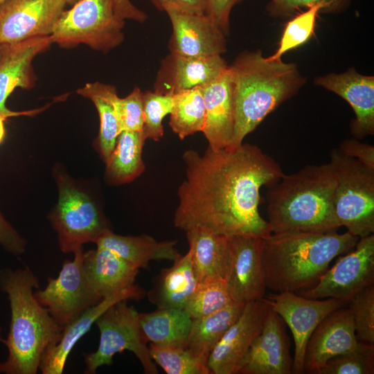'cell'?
I'll return each mask as SVG.
<instances>
[{
  "label": "cell",
  "mask_w": 374,
  "mask_h": 374,
  "mask_svg": "<svg viewBox=\"0 0 374 374\" xmlns=\"http://www.w3.org/2000/svg\"><path fill=\"white\" fill-rule=\"evenodd\" d=\"M182 159L186 176L177 190V228L205 227L226 236L261 238L272 233L258 211L261 188L284 175L271 157L256 145L242 143L235 149L208 146L202 154L187 150Z\"/></svg>",
  "instance_id": "obj_1"
},
{
  "label": "cell",
  "mask_w": 374,
  "mask_h": 374,
  "mask_svg": "<svg viewBox=\"0 0 374 374\" xmlns=\"http://www.w3.org/2000/svg\"><path fill=\"white\" fill-rule=\"evenodd\" d=\"M337 175L332 164L308 165L268 187L267 222L272 233L337 231Z\"/></svg>",
  "instance_id": "obj_2"
},
{
  "label": "cell",
  "mask_w": 374,
  "mask_h": 374,
  "mask_svg": "<svg viewBox=\"0 0 374 374\" xmlns=\"http://www.w3.org/2000/svg\"><path fill=\"white\" fill-rule=\"evenodd\" d=\"M359 239L337 231L271 233L263 238L266 287L296 292L312 287L332 260L352 250Z\"/></svg>",
  "instance_id": "obj_3"
},
{
  "label": "cell",
  "mask_w": 374,
  "mask_h": 374,
  "mask_svg": "<svg viewBox=\"0 0 374 374\" xmlns=\"http://www.w3.org/2000/svg\"><path fill=\"white\" fill-rule=\"evenodd\" d=\"M229 69L235 124L226 149H235L269 113L293 96L305 80L294 63L268 60L260 50L240 53Z\"/></svg>",
  "instance_id": "obj_4"
},
{
  "label": "cell",
  "mask_w": 374,
  "mask_h": 374,
  "mask_svg": "<svg viewBox=\"0 0 374 374\" xmlns=\"http://www.w3.org/2000/svg\"><path fill=\"white\" fill-rule=\"evenodd\" d=\"M37 277L28 267L0 271V287L8 295L11 311L9 332L3 344L7 359L0 362V373L35 374L42 357L59 340L63 326L35 299Z\"/></svg>",
  "instance_id": "obj_5"
},
{
  "label": "cell",
  "mask_w": 374,
  "mask_h": 374,
  "mask_svg": "<svg viewBox=\"0 0 374 374\" xmlns=\"http://www.w3.org/2000/svg\"><path fill=\"white\" fill-rule=\"evenodd\" d=\"M124 26L114 0H80L62 12L50 37L62 48L82 44L107 53L123 42Z\"/></svg>",
  "instance_id": "obj_6"
},
{
  "label": "cell",
  "mask_w": 374,
  "mask_h": 374,
  "mask_svg": "<svg viewBox=\"0 0 374 374\" xmlns=\"http://www.w3.org/2000/svg\"><path fill=\"white\" fill-rule=\"evenodd\" d=\"M337 175L335 211L341 226L358 238L374 233V170L332 149Z\"/></svg>",
  "instance_id": "obj_7"
},
{
  "label": "cell",
  "mask_w": 374,
  "mask_h": 374,
  "mask_svg": "<svg viewBox=\"0 0 374 374\" xmlns=\"http://www.w3.org/2000/svg\"><path fill=\"white\" fill-rule=\"evenodd\" d=\"M127 301L115 303L96 321L100 331L99 345L95 352L83 353L85 373L94 374L99 367L112 365L113 357L123 350L136 355L145 373H159L140 326L139 313Z\"/></svg>",
  "instance_id": "obj_8"
},
{
  "label": "cell",
  "mask_w": 374,
  "mask_h": 374,
  "mask_svg": "<svg viewBox=\"0 0 374 374\" xmlns=\"http://www.w3.org/2000/svg\"><path fill=\"white\" fill-rule=\"evenodd\" d=\"M57 183L58 200L49 217L60 250L74 253L85 243H95L110 228L97 205L67 175H57Z\"/></svg>",
  "instance_id": "obj_9"
},
{
  "label": "cell",
  "mask_w": 374,
  "mask_h": 374,
  "mask_svg": "<svg viewBox=\"0 0 374 374\" xmlns=\"http://www.w3.org/2000/svg\"><path fill=\"white\" fill-rule=\"evenodd\" d=\"M83 253L82 247L76 250L73 260L63 262L59 275L49 277L45 288L34 292L37 301L63 327L103 300L88 281Z\"/></svg>",
  "instance_id": "obj_10"
},
{
  "label": "cell",
  "mask_w": 374,
  "mask_h": 374,
  "mask_svg": "<svg viewBox=\"0 0 374 374\" xmlns=\"http://www.w3.org/2000/svg\"><path fill=\"white\" fill-rule=\"evenodd\" d=\"M374 284V235L360 238L355 247L340 256L310 288L299 295L315 299L334 298L348 303Z\"/></svg>",
  "instance_id": "obj_11"
},
{
  "label": "cell",
  "mask_w": 374,
  "mask_h": 374,
  "mask_svg": "<svg viewBox=\"0 0 374 374\" xmlns=\"http://www.w3.org/2000/svg\"><path fill=\"white\" fill-rule=\"evenodd\" d=\"M264 299L292 334L294 341L292 373H304L305 351L312 333L328 314L348 303L334 298H306L292 292H276L265 296Z\"/></svg>",
  "instance_id": "obj_12"
},
{
  "label": "cell",
  "mask_w": 374,
  "mask_h": 374,
  "mask_svg": "<svg viewBox=\"0 0 374 374\" xmlns=\"http://www.w3.org/2000/svg\"><path fill=\"white\" fill-rule=\"evenodd\" d=\"M271 308L264 298L245 303L238 319L229 328L211 353V374L239 373L243 358L260 333Z\"/></svg>",
  "instance_id": "obj_13"
},
{
  "label": "cell",
  "mask_w": 374,
  "mask_h": 374,
  "mask_svg": "<svg viewBox=\"0 0 374 374\" xmlns=\"http://www.w3.org/2000/svg\"><path fill=\"white\" fill-rule=\"evenodd\" d=\"M65 0H5L0 3V45L49 36Z\"/></svg>",
  "instance_id": "obj_14"
},
{
  "label": "cell",
  "mask_w": 374,
  "mask_h": 374,
  "mask_svg": "<svg viewBox=\"0 0 374 374\" xmlns=\"http://www.w3.org/2000/svg\"><path fill=\"white\" fill-rule=\"evenodd\" d=\"M228 240L230 258L225 280L232 300L246 303L264 298L263 238L235 235Z\"/></svg>",
  "instance_id": "obj_15"
},
{
  "label": "cell",
  "mask_w": 374,
  "mask_h": 374,
  "mask_svg": "<svg viewBox=\"0 0 374 374\" xmlns=\"http://www.w3.org/2000/svg\"><path fill=\"white\" fill-rule=\"evenodd\" d=\"M166 12L172 29L168 42L170 53L204 57L221 55L226 52V35L206 14L177 9H170Z\"/></svg>",
  "instance_id": "obj_16"
},
{
  "label": "cell",
  "mask_w": 374,
  "mask_h": 374,
  "mask_svg": "<svg viewBox=\"0 0 374 374\" xmlns=\"http://www.w3.org/2000/svg\"><path fill=\"white\" fill-rule=\"evenodd\" d=\"M52 43L49 35L0 45V116L6 118L30 116L42 110L15 112L9 109L6 103L17 87L28 89L34 86L36 78L32 66L33 60Z\"/></svg>",
  "instance_id": "obj_17"
},
{
  "label": "cell",
  "mask_w": 374,
  "mask_h": 374,
  "mask_svg": "<svg viewBox=\"0 0 374 374\" xmlns=\"http://www.w3.org/2000/svg\"><path fill=\"white\" fill-rule=\"evenodd\" d=\"M358 343L349 308L335 310L317 326L308 339L304 373L317 374L328 360L353 350Z\"/></svg>",
  "instance_id": "obj_18"
},
{
  "label": "cell",
  "mask_w": 374,
  "mask_h": 374,
  "mask_svg": "<svg viewBox=\"0 0 374 374\" xmlns=\"http://www.w3.org/2000/svg\"><path fill=\"white\" fill-rule=\"evenodd\" d=\"M285 324L282 318L271 309L260 333L242 361L239 373H292L293 359Z\"/></svg>",
  "instance_id": "obj_19"
},
{
  "label": "cell",
  "mask_w": 374,
  "mask_h": 374,
  "mask_svg": "<svg viewBox=\"0 0 374 374\" xmlns=\"http://www.w3.org/2000/svg\"><path fill=\"white\" fill-rule=\"evenodd\" d=\"M144 294L143 289L134 284L104 298L96 305L85 310L64 326L57 343L48 347L44 352L39 369L43 374L62 373L73 346L101 314L121 301L139 300Z\"/></svg>",
  "instance_id": "obj_20"
},
{
  "label": "cell",
  "mask_w": 374,
  "mask_h": 374,
  "mask_svg": "<svg viewBox=\"0 0 374 374\" xmlns=\"http://www.w3.org/2000/svg\"><path fill=\"white\" fill-rule=\"evenodd\" d=\"M228 66L221 55L193 57L170 53L161 61L153 89L160 93L175 95L202 87L214 80Z\"/></svg>",
  "instance_id": "obj_21"
},
{
  "label": "cell",
  "mask_w": 374,
  "mask_h": 374,
  "mask_svg": "<svg viewBox=\"0 0 374 374\" xmlns=\"http://www.w3.org/2000/svg\"><path fill=\"white\" fill-rule=\"evenodd\" d=\"M314 84L346 100L355 115L352 134L363 139L374 133V77L359 73L354 68L346 72L329 73L315 78Z\"/></svg>",
  "instance_id": "obj_22"
},
{
  "label": "cell",
  "mask_w": 374,
  "mask_h": 374,
  "mask_svg": "<svg viewBox=\"0 0 374 374\" xmlns=\"http://www.w3.org/2000/svg\"><path fill=\"white\" fill-rule=\"evenodd\" d=\"M205 105V125L202 131L213 150L226 148L232 139L234 104L229 66L214 80L202 87Z\"/></svg>",
  "instance_id": "obj_23"
},
{
  "label": "cell",
  "mask_w": 374,
  "mask_h": 374,
  "mask_svg": "<svg viewBox=\"0 0 374 374\" xmlns=\"http://www.w3.org/2000/svg\"><path fill=\"white\" fill-rule=\"evenodd\" d=\"M83 265L88 281L102 299L134 285L139 271L110 250L99 247L83 253Z\"/></svg>",
  "instance_id": "obj_24"
},
{
  "label": "cell",
  "mask_w": 374,
  "mask_h": 374,
  "mask_svg": "<svg viewBox=\"0 0 374 374\" xmlns=\"http://www.w3.org/2000/svg\"><path fill=\"white\" fill-rule=\"evenodd\" d=\"M97 247L106 248L134 267L147 268L152 260L175 261L181 255L175 248L176 241H157L147 235L124 236L111 229L95 242Z\"/></svg>",
  "instance_id": "obj_25"
},
{
  "label": "cell",
  "mask_w": 374,
  "mask_h": 374,
  "mask_svg": "<svg viewBox=\"0 0 374 374\" xmlns=\"http://www.w3.org/2000/svg\"><path fill=\"white\" fill-rule=\"evenodd\" d=\"M186 232L198 282L209 277L225 280L230 258L228 236L205 227H194Z\"/></svg>",
  "instance_id": "obj_26"
},
{
  "label": "cell",
  "mask_w": 374,
  "mask_h": 374,
  "mask_svg": "<svg viewBox=\"0 0 374 374\" xmlns=\"http://www.w3.org/2000/svg\"><path fill=\"white\" fill-rule=\"evenodd\" d=\"M197 283L188 249L172 267L161 271L148 298L157 308L184 310Z\"/></svg>",
  "instance_id": "obj_27"
},
{
  "label": "cell",
  "mask_w": 374,
  "mask_h": 374,
  "mask_svg": "<svg viewBox=\"0 0 374 374\" xmlns=\"http://www.w3.org/2000/svg\"><path fill=\"white\" fill-rule=\"evenodd\" d=\"M244 305L245 303L233 301L211 314L193 319L186 349L207 364L211 353L240 316Z\"/></svg>",
  "instance_id": "obj_28"
},
{
  "label": "cell",
  "mask_w": 374,
  "mask_h": 374,
  "mask_svg": "<svg viewBox=\"0 0 374 374\" xmlns=\"http://www.w3.org/2000/svg\"><path fill=\"white\" fill-rule=\"evenodd\" d=\"M193 319L185 310L157 308L139 313V323L148 341L155 345L186 348Z\"/></svg>",
  "instance_id": "obj_29"
},
{
  "label": "cell",
  "mask_w": 374,
  "mask_h": 374,
  "mask_svg": "<svg viewBox=\"0 0 374 374\" xmlns=\"http://www.w3.org/2000/svg\"><path fill=\"white\" fill-rule=\"evenodd\" d=\"M77 93L90 99L94 104L100 118L98 145L106 163L116 144L121 130L114 100L117 96L114 86L95 82L86 84Z\"/></svg>",
  "instance_id": "obj_30"
},
{
  "label": "cell",
  "mask_w": 374,
  "mask_h": 374,
  "mask_svg": "<svg viewBox=\"0 0 374 374\" xmlns=\"http://www.w3.org/2000/svg\"><path fill=\"white\" fill-rule=\"evenodd\" d=\"M145 141L142 132L122 131L120 133L106 162V173L111 181L114 184L130 182L143 172L142 151Z\"/></svg>",
  "instance_id": "obj_31"
},
{
  "label": "cell",
  "mask_w": 374,
  "mask_h": 374,
  "mask_svg": "<svg viewBox=\"0 0 374 374\" xmlns=\"http://www.w3.org/2000/svg\"><path fill=\"white\" fill-rule=\"evenodd\" d=\"M205 116L202 87L183 91L175 95L169 125L180 139L197 132H202Z\"/></svg>",
  "instance_id": "obj_32"
},
{
  "label": "cell",
  "mask_w": 374,
  "mask_h": 374,
  "mask_svg": "<svg viewBox=\"0 0 374 374\" xmlns=\"http://www.w3.org/2000/svg\"><path fill=\"white\" fill-rule=\"evenodd\" d=\"M232 302L226 280L220 277H209L198 282L184 310L192 319H197L215 312Z\"/></svg>",
  "instance_id": "obj_33"
},
{
  "label": "cell",
  "mask_w": 374,
  "mask_h": 374,
  "mask_svg": "<svg viewBox=\"0 0 374 374\" xmlns=\"http://www.w3.org/2000/svg\"><path fill=\"white\" fill-rule=\"evenodd\" d=\"M323 6L318 3L310 6L286 24L280 38L278 48L271 56L270 60L281 59L286 52L305 43L312 37L316 26L317 17L323 12Z\"/></svg>",
  "instance_id": "obj_34"
},
{
  "label": "cell",
  "mask_w": 374,
  "mask_h": 374,
  "mask_svg": "<svg viewBox=\"0 0 374 374\" xmlns=\"http://www.w3.org/2000/svg\"><path fill=\"white\" fill-rule=\"evenodd\" d=\"M148 348L153 361L168 374H211L207 364L186 348L162 347L152 343Z\"/></svg>",
  "instance_id": "obj_35"
},
{
  "label": "cell",
  "mask_w": 374,
  "mask_h": 374,
  "mask_svg": "<svg viewBox=\"0 0 374 374\" xmlns=\"http://www.w3.org/2000/svg\"><path fill=\"white\" fill-rule=\"evenodd\" d=\"M374 344L359 341L352 350L328 360L317 374H373Z\"/></svg>",
  "instance_id": "obj_36"
},
{
  "label": "cell",
  "mask_w": 374,
  "mask_h": 374,
  "mask_svg": "<svg viewBox=\"0 0 374 374\" xmlns=\"http://www.w3.org/2000/svg\"><path fill=\"white\" fill-rule=\"evenodd\" d=\"M175 95L163 94L153 91L143 92L144 122L143 134L145 139L159 141L163 136L162 121L170 114Z\"/></svg>",
  "instance_id": "obj_37"
},
{
  "label": "cell",
  "mask_w": 374,
  "mask_h": 374,
  "mask_svg": "<svg viewBox=\"0 0 374 374\" xmlns=\"http://www.w3.org/2000/svg\"><path fill=\"white\" fill-rule=\"evenodd\" d=\"M357 339L374 344V284L360 292L348 303Z\"/></svg>",
  "instance_id": "obj_38"
},
{
  "label": "cell",
  "mask_w": 374,
  "mask_h": 374,
  "mask_svg": "<svg viewBox=\"0 0 374 374\" xmlns=\"http://www.w3.org/2000/svg\"><path fill=\"white\" fill-rule=\"evenodd\" d=\"M114 105L121 132H142L144 122L143 92L139 87H134L125 98H121L116 96Z\"/></svg>",
  "instance_id": "obj_39"
},
{
  "label": "cell",
  "mask_w": 374,
  "mask_h": 374,
  "mask_svg": "<svg viewBox=\"0 0 374 374\" xmlns=\"http://www.w3.org/2000/svg\"><path fill=\"white\" fill-rule=\"evenodd\" d=\"M351 0H270L267 6L269 14L274 17L292 15L302 8H310L320 3L323 6V12H336L345 8Z\"/></svg>",
  "instance_id": "obj_40"
},
{
  "label": "cell",
  "mask_w": 374,
  "mask_h": 374,
  "mask_svg": "<svg viewBox=\"0 0 374 374\" xmlns=\"http://www.w3.org/2000/svg\"><path fill=\"white\" fill-rule=\"evenodd\" d=\"M243 0H205V14L210 17L220 29L227 34L232 8Z\"/></svg>",
  "instance_id": "obj_41"
},
{
  "label": "cell",
  "mask_w": 374,
  "mask_h": 374,
  "mask_svg": "<svg viewBox=\"0 0 374 374\" xmlns=\"http://www.w3.org/2000/svg\"><path fill=\"white\" fill-rule=\"evenodd\" d=\"M344 155L353 158L368 168L374 170V146L371 144L348 139L344 140L338 148Z\"/></svg>",
  "instance_id": "obj_42"
},
{
  "label": "cell",
  "mask_w": 374,
  "mask_h": 374,
  "mask_svg": "<svg viewBox=\"0 0 374 374\" xmlns=\"http://www.w3.org/2000/svg\"><path fill=\"white\" fill-rule=\"evenodd\" d=\"M0 244L15 256L23 253L26 240L10 224L0 213Z\"/></svg>",
  "instance_id": "obj_43"
},
{
  "label": "cell",
  "mask_w": 374,
  "mask_h": 374,
  "mask_svg": "<svg viewBox=\"0 0 374 374\" xmlns=\"http://www.w3.org/2000/svg\"><path fill=\"white\" fill-rule=\"evenodd\" d=\"M159 11L166 12L170 9H177L181 11L205 14V0H149Z\"/></svg>",
  "instance_id": "obj_44"
},
{
  "label": "cell",
  "mask_w": 374,
  "mask_h": 374,
  "mask_svg": "<svg viewBox=\"0 0 374 374\" xmlns=\"http://www.w3.org/2000/svg\"><path fill=\"white\" fill-rule=\"evenodd\" d=\"M116 14L125 19H132L143 23L148 18L145 12L135 6L130 0H114Z\"/></svg>",
  "instance_id": "obj_45"
},
{
  "label": "cell",
  "mask_w": 374,
  "mask_h": 374,
  "mask_svg": "<svg viewBox=\"0 0 374 374\" xmlns=\"http://www.w3.org/2000/svg\"><path fill=\"white\" fill-rule=\"evenodd\" d=\"M6 118L0 116V144L3 141L6 135L5 121Z\"/></svg>",
  "instance_id": "obj_46"
},
{
  "label": "cell",
  "mask_w": 374,
  "mask_h": 374,
  "mask_svg": "<svg viewBox=\"0 0 374 374\" xmlns=\"http://www.w3.org/2000/svg\"><path fill=\"white\" fill-rule=\"evenodd\" d=\"M80 0H65L66 4H69L71 6H73L77 2H78Z\"/></svg>",
  "instance_id": "obj_47"
},
{
  "label": "cell",
  "mask_w": 374,
  "mask_h": 374,
  "mask_svg": "<svg viewBox=\"0 0 374 374\" xmlns=\"http://www.w3.org/2000/svg\"><path fill=\"white\" fill-rule=\"evenodd\" d=\"M1 332H2V328L0 326V341L3 343L5 339L3 338L2 335H1Z\"/></svg>",
  "instance_id": "obj_48"
},
{
  "label": "cell",
  "mask_w": 374,
  "mask_h": 374,
  "mask_svg": "<svg viewBox=\"0 0 374 374\" xmlns=\"http://www.w3.org/2000/svg\"><path fill=\"white\" fill-rule=\"evenodd\" d=\"M5 1V0H0V3L3 2V1Z\"/></svg>",
  "instance_id": "obj_49"
}]
</instances>
